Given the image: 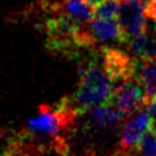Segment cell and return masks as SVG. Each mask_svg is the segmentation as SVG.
Returning a JSON list of instances; mask_svg holds the SVG:
<instances>
[{
    "instance_id": "14",
    "label": "cell",
    "mask_w": 156,
    "mask_h": 156,
    "mask_svg": "<svg viewBox=\"0 0 156 156\" xmlns=\"http://www.w3.org/2000/svg\"><path fill=\"white\" fill-rule=\"evenodd\" d=\"M129 2H135V3H140V4H144V3H147V0H129Z\"/></svg>"
},
{
    "instance_id": "1",
    "label": "cell",
    "mask_w": 156,
    "mask_h": 156,
    "mask_svg": "<svg viewBox=\"0 0 156 156\" xmlns=\"http://www.w3.org/2000/svg\"><path fill=\"white\" fill-rule=\"evenodd\" d=\"M81 81L72 98V101L78 112H85L91 107L109 104L113 100V80L105 72L103 65L94 60L80 64Z\"/></svg>"
},
{
    "instance_id": "16",
    "label": "cell",
    "mask_w": 156,
    "mask_h": 156,
    "mask_svg": "<svg viewBox=\"0 0 156 156\" xmlns=\"http://www.w3.org/2000/svg\"><path fill=\"white\" fill-rule=\"evenodd\" d=\"M4 156H11V155H9V154H7V155H4Z\"/></svg>"
},
{
    "instance_id": "3",
    "label": "cell",
    "mask_w": 156,
    "mask_h": 156,
    "mask_svg": "<svg viewBox=\"0 0 156 156\" xmlns=\"http://www.w3.org/2000/svg\"><path fill=\"white\" fill-rule=\"evenodd\" d=\"M113 104L128 117L147 104V98L138 78L128 80L115 87Z\"/></svg>"
},
{
    "instance_id": "4",
    "label": "cell",
    "mask_w": 156,
    "mask_h": 156,
    "mask_svg": "<svg viewBox=\"0 0 156 156\" xmlns=\"http://www.w3.org/2000/svg\"><path fill=\"white\" fill-rule=\"evenodd\" d=\"M146 16H144V4L124 0L121 2L120 11L117 14V21L122 30L125 42L129 38L136 37L144 33L146 29Z\"/></svg>"
},
{
    "instance_id": "8",
    "label": "cell",
    "mask_w": 156,
    "mask_h": 156,
    "mask_svg": "<svg viewBox=\"0 0 156 156\" xmlns=\"http://www.w3.org/2000/svg\"><path fill=\"white\" fill-rule=\"evenodd\" d=\"M136 78L143 86L147 101L156 99V60H138Z\"/></svg>"
},
{
    "instance_id": "12",
    "label": "cell",
    "mask_w": 156,
    "mask_h": 156,
    "mask_svg": "<svg viewBox=\"0 0 156 156\" xmlns=\"http://www.w3.org/2000/svg\"><path fill=\"white\" fill-rule=\"evenodd\" d=\"M144 16L146 18L156 21V0H147L144 5Z\"/></svg>"
},
{
    "instance_id": "15",
    "label": "cell",
    "mask_w": 156,
    "mask_h": 156,
    "mask_svg": "<svg viewBox=\"0 0 156 156\" xmlns=\"http://www.w3.org/2000/svg\"><path fill=\"white\" fill-rule=\"evenodd\" d=\"M151 130L156 134V122H152V125H151Z\"/></svg>"
},
{
    "instance_id": "13",
    "label": "cell",
    "mask_w": 156,
    "mask_h": 156,
    "mask_svg": "<svg viewBox=\"0 0 156 156\" xmlns=\"http://www.w3.org/2000/svg\"><path fill=\"white\" fill-rule=\"evenodd\" d=\"M146 109H147L148 115L151 117V121H152V122H156V99L147 101V108Z\"/></svg>"
},
{
    "instance_id": "9",
    "label": "cell",
    "mask_w": 156,
    "mask_h": 156,
    "mask_svg": "<svg viewBox=\"0 0 156 156\" xmlns=\"http://www.w3.org/2000/svg\"><path fill=\"white\" fill-rule=\"evenodd\" d=\"M62 12L82 23L90 22L95 17V7L89 0H64Z\"/></svg>"
},
{
    "instance_id": "7",
    "label": "cell",
    "mask_w": 156,
    "mask_h": 156,
    "mask_svg": "<svg viewBox=\"0 0 156 156\" xmlns=\"http://www.w3.org/2000/svg\"><path fill=\"white\" fill-rule=\"evenodd\" d=\"M87 33L94 46L98 43L125 42L119 21L115 18H95L86 23Z\"/></svg>"
},
{
    "instance_id": "6",
    "label": "cell",
    "mask_w": 156,
    "mask_h": 156,
    "mask_svg": "<svg viewBox=\"0 0 156 156\" xmlns=\"http://www.w3.org/2000/svg\"><path fill=\"white\" fill-rule=\"evenodd\" d=\"M87 125L100 131H108L117 128L126 116L113 104H101L85 111Z\"/></svg>"
},
{
    "instance_id": "5",
    "label": "cell",
    "mask_w": 156,
    "mask_h": 156,
    "mask_svg": "<svg viewBox=\"0 0 156 156\" xmlns=\"http://www.w3.org/2000/svg\"><path fill=\"white\" fill-rule=\"evenodd\" d=\"M152 125L151 117L148 115L147 109L140 108L139 111L134 112L133 115L128 116V119L122 125L120 136V146L122 151H128L130 148L135 147L139 143L142 135L148 131V129Z\"/></svg>"
},
{
    "instance_id": "11",
    "label": "cell",
    "mask_w": 156,
    "mask_h": 156,
    "mask_svg": "<svg viewBox=\"0 0 156 156\" xmlns=\"http://www.w3.org/2000/svg\"><path fill=\"white\" fill-rule=\"evenodd\" d=\"M136 150L140 156H156V134L152 130L146 131L142 135Z\"/></svg>"
},
{
    "instance_id": "10",
    "label": "cell",
    "mask_w": 156,
    "mask_h": 156,
    "mask_svg": "<svg viewBox=\"0 0 156 156\" xmlns=\"http://www.w3.org/2000/svg\"><path fill=\"white\" fill-rule=\"evenodd\" d=\"M121 3L119 0H100L95 5V17L115 18L120 11Z\"/></svg>"
},
{
    "instance_id": "2",
    "label": "cell",
    "mask_w": 156,
    "mask_h": 156,
    "mask_svg": "<svg viewBox=\"0 0 156 156\" xmlns=\"http://www.w3.org/2000/svg\"><path fill=\"white\" fill-rule=\"evenodd\" d=\"M101 65L113 82H121L136 78L138 60L131 55L112 47H104L101 51Z\"/></svg>"
}]
</instances>
